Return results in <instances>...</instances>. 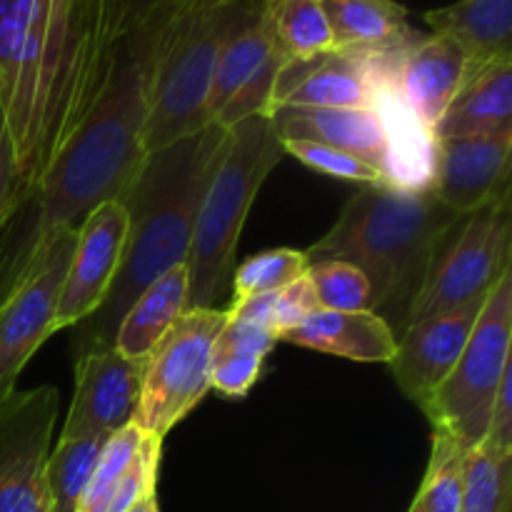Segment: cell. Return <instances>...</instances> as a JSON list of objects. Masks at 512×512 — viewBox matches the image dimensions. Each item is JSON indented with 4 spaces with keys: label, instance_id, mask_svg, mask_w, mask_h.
<instances>
[{
    "label": "cell",
    "instance_id": "6da1fadb",
    "mask_svg": "<svg viewBox=\"0 0 512 512\" xmlns=\"http://www.w3.org/2000/svg\"><path fill=\"white\" fill-rule=\"evenodd\" d=\"M120 38L110 0H0V115L15 200L43 180L95 110Z\"/></svg>",
    "mask_w": 512,
    "mask_h": 512
},
{
    "label": "cell",
    "instance_id": "7a4b0ae2",
    "mask_svg": "<svg viewBox=\"0 0 512 512\" xmlns=\"http://www.w3.org/2000/svg\"><path fill=\"white\" fill-rule=\"evenodd\" d=\"M170 15V13H168ZM165 15L120 38L98 105L38 185L0 225V303L45 258L65 230L108 200H120L145 160L150 73Z\"/></svg>",
    "mask_w": 512,
    "mask_h": 512
},
{
    "label": "cell",
    "instance_id": "3957f363",
    "mask_svg": "<svg viewBox=\"0 0 512 512\" xmlns=\"http://www.w3.org/2000/svg\"><path fill=\"white\" fill-rule=\"evenodd\" d=\"M228 128L205 125L198 133L145 155L120 203L128 213L123 263L105 303L80 330L78 355L113 348L115 330L140 293L168 270L188 263L200 200L223 155Z\"/></svg>",
    "mask_w": 512,
    "mask_h": 512
},
{
    "label": "cell",
    "instance_id": "277c9868",
    "mask_svg": "<svg viewBox=\"0 0 512 512\" xmlns=\"http://www.w3.org/2000/svg\"><path fill=\"white\" fill-rule=\"evenodd\" d=\"M463 220L435 193L413 195L388 185H363L305 255L310 263L343 260L355 265L370 283V310L390 325L398 340L433 263Z\"/></svg>",
    "mask_w": 512,
    "mask_h": 512
},
{
    "label": "cell",
    "instance_id": "5b68a950",
    "mask_svg": "<svg viewBox=\"0 0 512 512\" xmlns=\"http://www.w3.org/2000/svg\"><path fill=\"white\" fill-rule=\"evenodd\" d=\"M265 0H193L165 15L150 73L145 153L168 148L210 125L208 95L230 35Z\"/></svg>",
    "mask_w": 512,
    "mask_h": 512
},
{
    "label": "cell",
    "instance_id": "8992f818",
    "mask_svg": "<svg viewBox=\"0 0 512 512\" xmlns=\"http://www.w3.org/2000/svg\"><path fill=\"white\" fill-rule=\"evenodd\" d=\"M285 155L270 115L230 125L195 220L188 253V310L218 308L233 285L235 250L265 178Z\"/></svg>",
    "mask_w": 512,
    "mask_h": 512
},
{
    "label": "cell",
    "instance_id": "52a82bcc",
    "mask_svg": "<svg viewBox=\"0 0 512 512\" xmlns=\"http://www.w3.org/2000/svg\"><path fill=\"white\" fill-rule=\"evenodd\" d=\"M512 268L485 300L473 333L448 378L423 403L433 430L473 450L488 433L490 410L505 370L512 365Z\"/></svg>",
    "mask_w": 512,
    "mask_h": 512
},
{
    "label": "cell",
    "instance_id": "ba28073f",
    "mask_svg": "<svg viewBox=\"0 0 512 512\" xmlns=\"http://www.w3.org/2000/svg\"><path fill=\"white\" fill-rule=\"evenodd\" d=\"M228 320L223 308H190L143 363L133 425L163 440L210 390L213 348Z\"/></svg>",
    "mask_w": 512,
    "mask_h": 512
},
{
    "label": "cell",
    "instance_id": "9c48e42d",
    "mask_svg": "<svg viewBox=\"0 0 512 512\" xmlns=\"http://www.w3.org/2000/svg\"><path fill=\"white\" fill-rule=\"evenodd\" d=\"M512 268L510 195L468 215L433 263L408 315V325L488 298Z\"/></svg>",
    "mask_w": 512,
    "mask_h": 512
},
{
    "label": "cell",
    "instance_id": "30bf717a",
    "mask_svg": "<svg viewBox=\"0 0 512 512\" xmlns=\"http://www.w3.org/2000/svg\"><path fill=\"white\" fill-rule=\"evenodd\" d=\"M73 245L75 230L60 233L45 258L0 303V403L15 393L23 368L55 333V313Z\"/></svg>",
    "mask_w": 512,
    "mask_h": 512
},
{
    "label": "cell",
    "instance_id": "8fae6325",
    "mask_svg": "<svg viewBox=\"0 0 512 512\" xmlns=\"http://www.w3.org/2000/svg\"><path fill=\"white\" fill-rule=\"evenodd\" d=\"M128 240V213L120 200L90 210L75 228V245L60 290L55 333L93 318L105 303L110 285L123 263Z\"/></svg>",
    "mask_w": 512,
    "mask_h": 512
},
{
    "label": "cell",
    "instance_id": "7c38bea8",
    "mask_svg": "<svg viewBox=\"0 0 512 512\" xmlns=\"http://www.w3.org/2000/svg\"><path fill=\"white\" fill-rule=\"evenodd\" d=\"M145 360L123 358L115 348L75 355V393L60 438L113 435L133 423Z\"/></svg>",
    "mask_w": 512,
    "mask_h": 512
},
{
    "label": "cell",
    "instance_id": "4fadbf2b",
    "mask_svg": "<svg viewBox=\"0 0 512 512\" xmlns=\"http://www.w3.org/2000/svg\"><path fill=\"white\" fill-rule=\"evenodd\" d=\"M485 300L488 298L418 320V323L408 325L398 338V348L388 365L398 388L418 408H423L425 400L438 390V385L455 368L475 323H478Z\"/></svg>",
    "mask_w": 512,
    "mask_h": 512
},
{
    "label": "cell",
    "instance_id": "5bb4252c",
    "mask_svg": "<svg viewBox=\"0 0 512 512\" xmlns=\"http://www.w3.org/2000/svg\"><path fill=\"white\" fill-rule=\"evenodd\" d=\"M512 130L473 138H440L435 198L460 218L510 195Z\"/></svg>",
    "mask_w": 512,
    "mask_h": 512
},
{
    "label": "cell",
    "instance_id": "9a60e30c",
    "mask_svg": "<svg viewBox=\"0 0 512 512\" xmlns=\"http://www.w3.org/2000/svg\"><path fill=\"white\" fill-rule=\"evenodd\" d=\"M370 108L383 130V163L388 188L400 193H433L438 173L435 130L405 103L398 85H380L370 93Z\"/></svg>",
    "mask_w": 512,
    "mask_h": 512
},
{
    "label": "cell",
    "instance_id": "2e32d148",
    "mask_svg": "<svg viewBox=\"0 0 512 512\" xmlns=\"http://www.w3.org/2000/svg\"><path fill=\"white\" fill-rule=\"evenodd\" d=\"M275 105L290 108H370V85L353 48L330 50L280 73Z\"/></svg>",
    "mask_w": 512,
    "mask_h": 512
},
{
    "label": "cell",
    "instance_id": "e0dca14e",
    "mask_svg": "<svg viewBox=\"0 0 512 512\" xmlns=\"http://www.w3.org/2000/svg\"><path fill=\"white\" fill-rule=\"evenodd\" d=\"M468 73V58L453 40L423 33L400 63L398 90L405 103L435 130Z\"/></svg>",
    "mask_w": 512,
    "mask_h": 512
},
{
    "label": "cell",
    "instance_id": "ac0fdd59",
    "mask_svg": "<svg viewBox=\"0 0 512 512\" xmlns=\"http://www.w3.org/2000/svg\"><path fill=\"white\" fill-rule=\"evenodd\" d=\"M280 340L353 363H390L398 348L390 325L373 310L338 313L318 308L298 328L280 335Z\"/></svg>",
    "mask_w": 512,
    "mask_h": 512
},
{
    "label": "cell",
    "instance_id": "d6986e66",
    "mask_svg": "<svg viewBox=\"0 0 512 512\" xmlns=\"http://www.w3.org/2000/svg\"><path fill=\"white\" fill-rule=\"evenodd\" d=\"M270 120L283 140H313L330 148L348 150L380 168L383 130L373 108H290L275 105Z\"/></svg>",
    "mask_w": 512,
    "mask_h": 512
},
{
    "label": "cell",
    "instance_id": "ffe728a7",
    "mask_svg": "<svg viewBox=\"0 0 512 512\" xmlns=\"http://www.w3.org/2000/svg\"><path fill=\"white\" fill-rule=\"evenodd\" d=\"M512 130V58L470 68L463 88L448 105L438 138H473Z\"/></svg>",
    "mask_w": 512,
    "mask_h": 512
},
{
    "label": "cell",
    "instance_id": "44dd1931",
    "mask_svg": "<svg viewBox=\"0 0 512 512\" xmlns=\"http://www.w3.org/2000/svg\"><path fill=\"white\" fill-rule=\"evenodd\" d=\"M430 33L453 40L470 68L512 58V0H458L423 15Z\"/></svg>",
    "mask_w": 512,
    "mask_h": 512
},
{
    "label": "cell",
    "instance_id": "7402d4cb",
    "mask_svg": "<svg viewBox=\"0 0 512 512\" xmlns=\"http://www.w3.org/2000/svg\"><path fill=\"white\" fill-rule=\"evenodd\" d=\"M185 313H188V265H178L160 275L135 298L115 330L113 348L123 358L145 360Z\"/></svg>",
    "mask_w": 512,
    "mask_h": 512
},
{
    "label": "cell",
    "instance_id": "603a6c76",
    "mask_svg": "<svg viewBox=\"0 0 512 512\" xmlns=\"http://www.w3.org/2000/svg\"><path fill=\"white\" fill-rule=\"evenodd\" d=\"M335 48H365L398 38L410 28L398 0H320Z\"/></svg>",
    "mask_w": 512,
    "mask_h": 512
},
{
    "label": "cell",
    "instance_id": "cb8c5ba5",
    "mask_svg": "<svg viewBox=\"0 0 512 512\" xmlns=\"http://www.w3.org/2000/svg\"><path fill=\"white\" fill-rule=\"evenodd\" d=\"M263 13L275 48L290 63H303L335 50L320 0H265Z\"/></svg>",
    "mask_w": 512,
    "mask_h": 512
},
{
    "label": "cell",
    "instance_id": "d4e9b609",
    "mask_svg": "<svg viewBox=\"0 0 512 512\" xmlns=\"http://www.w3.org/2000/svg\"><path fill=\"white\" fill-rule=\"evenodd\" d=\"M265 5V3H263ZM275 40L270 33V25L265 20L263 8L253 15V18L245 20L230 40L225 43L223 55L218 60V68H215L213 88L208 95V115L210 120H215V115L223 110V105L228 103L235 95V90L275 53Z\"/></svg>",
    "mask_w": 512,
    "mask_h": 512
},
{
    "label": "cell",
    "instance_id": "484cf974",
    "mask_svg": "<svg viewBox=\"0 0 512 512\" xmlns=\"http://www.w3.org/2000/svg\"><path fill=\"white\" fill-rule=\"evenodd\" d=\"M110 435L58 440L48 455V490L53 512H75Z\"/></svg>",
    "mask_w": 512,
    "mask_h": 512
},
{
    "label": "cell",
    "instance_id": "4316f807",
    "mask_svg": "<svg viewBox=\"0 0 512 512\" xmlns=\"http://www.w3.org/2000/svg\"><path fill=\"white\" fill-rule=\"evenodd\" d=\"M458 512H512V453L488 443L468 450Z\"/></svg>",
    "mask_w": 512,
    "mask_h": 512
},
{
    "label": "cell",
    "instance_id": "83f0119b",
    "mask_svg": "<svg viewBox=\"0 0 512 512\" xmlns=\"http://www.w3.org/2000/svg\"><path fill=\"white\" fill-rule=\"evenodd\" d=\"M465 455L458 440L448 433L433 430V448H430L428 470L420 483L415 503L425 512H458L463 500V480H465Z\"/></svg>",
    "mask_w": 512,
    "mask_h": 512
},
{
    "label": "cell",
    "instance_id": "f1b7e54d",
    "mask_svg": "<svg viewBox=\"0 0 512 512\" xmlns=\"http://www.w3.org/2000/svg\"><path fill=\"white\" fill-rule=\"evenodd\" d=\"M143 438L145 433L133 423L125 425L123 430L110 435V440L105 443L103 455H100L98 465H95L93 475H90L88 485H85V493L83 498H80L78 510L75 512H108L110 510L115 490H118L123 475L128 473L133 458L138 455Z\"/></svg>",
    "mask_w": 512,
    "mask_h": 512
},
{
    "label": "cell",
    "instance_id": "f546056e",
    "mask_svg": "<svg viewBox=\"0 0 512 512\" xmlns=\"http://www.w3.org/2000/svg\"><path fill=\"white\" fill-rule=\"evenodd\" d=\"M308 265L310 260L305 250L275 248L253 255L233 273V285H230L235 295L233 300L275 293V290L303 278L308 273Z\"/></svg>",
    "mask_w": 512,
    "mask_h": 512
},
{
    "label": "cell",
    "instance_id": "4dcf8cb0",
    "mask_svg": "<svg viewBox=\"0 0 512 512\" xmlns=\"http://www.w3.org/2000/svg\"><path fill=\"white\" fill-rule=\"evenodd\" d=\"M308 280L318 308L338 313L370 310V283L355 265L343 260H315L308 265Z\"/></svg>",
    "mask_w": 512,
    "mask_h": 512
},
{
    "label": "cell",
    "instance_id": "1f68e13d",
    "mask_svg": "<svg viewBox=\"0 0 512 512\" xmlns=\"http://www.w3.org/2000/svg\"><path fill=\"white\" fill-rule=\"evenodd\" d=\"M283 150L315 173L360 185H388L378 165L348 153V150L330 148V145L313 143V140H283Z\"/></svg>",
    "mask_w": 512,
    "mask_h": 512
},
{
    "label": "cell",
    "instance_id": "d6a6232c",
    "mask_svg": "<svg viewBox=\"0 0 512 512\" xmlns=\"http://www.w3.org/2000/svg\"><path fill=\"white\" fill-rule=\"evenodd\" d=\"M278 335L273 330L263 328L258 323H250L245 318H233L228 315L223 330L213 348L215 358H228V355H255V358H268L270 350L278 345Z\"/></svg>",
    "mask_w": 512,
    "mask_h": 512
},
{
    "label": "cell",
    "instance_id": "836d02e7",
    "mask_svg": "<svg viewBox=\"0 0 512 512\" xmlns=\"http://www.w3.org/2000/svg\"><path fill=\"white\" fill-rule=\"evenodd\" d=\"M318 310V298H315V290L310 285L308 273L303 278H298L295 283L285 285V288L275 290L273 293V330L275 335L288 333V330L298 328L305 318Z\"/></svg>",
    "mask_w": 512,
    "mask_h": 512
},
{
    "label": "cell",
    "instance_id": "e575fe53",
    "mask_svg": "<svg viewBox=\"0 0 512 512\" xmlns=\"http://www.w3.org/2000/svg\"><path fill=\"white\" fill-rule=\"evenodd\" d=\"M265 358L255 355H228V358H215L210 365V388L228 398H245L260 373H263Z\"/></svg>",
    "mask_w": 512,
    "mask_h": 512
},
{
    "label": "cell",
    "instance_id": "d590c367",
    "mask_svg": "<svg viewBox=\"0 0 512 512\" xmlns=\"http://www.w3.org/2000/svg\"><path fill=\"white\" fill-rule=\"evenodd\" d=\"M188 3H193V0H110V8H113L118 35H125L140 25L150 23V20L160 18V15L185 8Z\"/></svg>",
    "mask_w": 512,
    "mask_h": 512
},
{
    "label": "cell",
    "instance_id": "8d00e7d4",
    "mask_svg": "<svg viewBox=\"0 0 512 512\" xmlns=\"http://www.w3.org/2000/svg\"><path fill=\"white\" fill-rule=\"evenodd\" d=\"M483 443L500 450V453H512V365L505 370L498 393H495L488 433H485Z\"/></svg>",
    "mask_w": 512,
    "mask_h": 512
},
{
    "label": "cell",
    "instance_id": "74e56055",
    "mask_svg": "<svg viewBox=\"0 0 512 512\" xmlns=\"http://www.w3.org/2000/svg\"><path fill=\"white\" fill-rule=\"evenodd\" d=\"M15 198H18V180H15L13 153H10L8 133H5L3 115H0V225H3L5 218H8Z\"/></svg>",
    "mask_w": 512,
    "mask_h": 512
},
{
    "label": "cell",
    "instance_id": "f35d334b",
    "mask_svg": "<svg viewBox=\"0 0 512 512\" xmlns=\"http://www.w3.org/2000/svg\"><path fill=\"white\" fill-rule=\"evenodd\" d=\"M128 512H160L158 498H155V495H148V498L140 500V503L135 505V508H130Z\"/></svg>",
    "mask_w": 512,
    "mask_h": 512
},
{
    "label": "cell",
    "instance_id": "ab89813d",
    "mask_svg": "<svg viewBox=\"0 0 512 512\" xmlns=\"http://www.w3.org/2000/svg\"><path fill=\"white\" fill-rule=\"evenodd\" d=\"M408 512H425L423 508H420V505L418 503H415V500H413V505H410V510Z\"/></svg>",
    "mask_w": 512,
    "mask_h": 512
}]
</instances>
